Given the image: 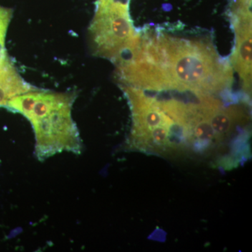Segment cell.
<instances>
[{
	"mask_svg": "<svg viewBox=\"0 0 252 252\" xmlns=\"http://www.w3.org/2000/svg\"><path fill=\"white\" fill-rule=\"evenodd\" d=\"M145 42L163 76L166 90L209 94L231 86L233 68L210 43L149 33Z\"/></svg>",
	"mask_w": 252,
	"mask_h": 252,
	"instance_id": "1",
	"label": "cell"
},
{
	"mask_svg": "<svg viewBox=\"0 0 252 252\" xmlns=\"http://www.w3.org/2000/svg\"><path fill=\"white\" fill-rule=\"evenodd\" d=\"M89 35L93 54L114 63L135 48L141 38L131 21L128 4L122 0L97 1Z\"/></svg>",
	"mask_w": 252,
	"mask_h": 252,
	"instance_id": "2",
	"label": "cell"
},
{
	"mask_svg": "<svg viewBox=\"0 0 252 252\" xmlns=\"http://www.w3.org/2000/svg\"><path fill=\"white\" fill-rule=\"evenodd\" d=\"M123 90L130 103L137 142L157 152L171 149L172 130L177 124L164 112L158 100L132 86L124 85Z\"/></svg>",
	"mask_w": 252,
	"mask_h": 252,
	"instance_id": "3",
	"label": "cell"
},
{
	"mask_svg": "<svg viewBox=\"0 0 252 252\" xmlns=\"http://www.w3.org/2000/svg\"><path fill=\"white\" fill-rule=\"evenodd\" d=\"M74 96L67 95L54 107L46 111L31 122L35 130L40 153L49 154L64 149V142H77L78 133L71 117ZM74 144V143H73Z\"/></svg>",
	"mask_w": 252,
	"mask_h": 252,
	"instance_id": "4",
	"label": "cell"
},
{
	"mask_svg": "<svg viewBox=\"0 0 252 252\" xmlns=\"http://www.w3.org/2000/svg\"><path fill=\"white\" fill-rule=\"evenodd\" d=\"M235 46L231 62L243 83L244 89L252 88V14H233Z\"/></svg>",
	"mask_w": 252,
	"mask_h": 252,
	"instance_id": "5",
	"label": "cell"
},
{
	"mask_svg": "<svg viewBox=\"0 0 252 252\" xmlns=\"http://www.w3.org/2000/svg\"><path fill=\"white\" fill-rule=\"evenodd\" d=\"M18 72L7 54L0 60V107H6L10 99L35 90Z\"/></svg>",
	"mask_w": 252,
	"mask_h": 252,
	"instance_id": "6",
	"label": "cell"
},
{
	"mask_svg": "<svg viewBox=\"0 0 252 252\" xmlns=\"http://www.w3.org/2000/svg\"><path fill=\"white\" fill-rule=\"evenodd\" d=\"M12 16V9L0 6V51L5 49V37Z\"/></svg>",
	"mask_w": 252,
	"mask_h": 252,
	"instance_id": "7",
	"label": "cell"
},
{
	"mask_svg": "<svg viewBox=\"0 0 252 252\" xmlns=\"http://www.w3.org/2000/svg\"><path fill=\"white\" fill-rule=\"evenodd\" d=\"M252 0H233L232 11H251Z\"/></svg>",
	"mask_w": 252,
	"mask_h": 252,
	"instance_id": "8",
	"label": "cell"
},
{
	"mask_svg": "<svg viewBox=\"0 0 252 252\" xmlns=\"http://www.w3.org/2000/svg\"><path fill=\"white\" fill-rule=\"evenodd\" d=\"M6 54H7V53H6V49L3 50V51H0V60H1V58H2Z\"/></svg>",
	"mask_w": 252,
	"mask_h": 252,
	"instance_id": "9",
	"label": "cell"
},
{
	"mask_svg": "<svg viewBox=\"0 0 252 252\" xmlns=\"http://www.w3.org/2000/svg\"><path fill=\"white\" fill-rule=\"evenodd\" d=\"M127 1H128V0H127Z\"/></svg>",
	"mask_w": 252,
	"mask_h": 252,
	"instance_id": "10",
	"label": "cell"
}]
</instances>
